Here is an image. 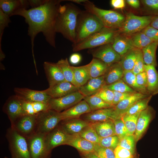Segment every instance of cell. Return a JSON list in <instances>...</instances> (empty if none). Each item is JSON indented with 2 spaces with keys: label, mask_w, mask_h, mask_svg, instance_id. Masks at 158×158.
<instances>
[{
  "label": "cell",
  "mask_w": 158,
  "mask_h": 158,
  "mask_svg": "<svg viewBox=\"0 0 158 158\" xmlns=\"http://www.w3.org/2000/svg\"><path fill=\"white\" fill-rule=\"evenodd\" d=\"M56 63L61 69L65 81L76 86L74 79L73 72L68 59H61L59 60Z\"/></svg>",
  "instance_id": "obj_37"
},
{
  "label": "cell",
  "mask_w": 158,
  "mask_h": 158,
  "mask_svg": "<svg viewBox=\"0 0 158 158\" xmlns=\"http://www.w3.org/2000/svg\"><path fill=\"white\" fill-rule=\"evenodd\" d=\"M78 134L84 139L94 144H98L99 142L100 137L90 123Z\"/></svg>",
  "instance_id": "obj_39"
},
{
  "label": "cell",
  "mask_w": 158,
  "mask_h": 158,
  "mask_svg": "<svg viewBox=\"0 0 158 158\" xmlns=\"http://www.w3.org/2000/svg\"><path fill=\"white\" fill-rule=\"evenodd\" d=\"M4 158H8V157H5Z\"/></svg>",
  "instance_id": "obj_62"
},
{
  "label": "cell",
  "mask_w": 158,
  "mask_h": 158,
  "mask_svg": "<svg viewBox=\"0 0 158 158\" xmlns=\"http://www.w3.org/2000/svg\"><path fill=\"white\" fill-rule=\"evenodd\" d=\"M158 46V41H154L142 49L144 64L157 66L156 51Z\"/></svg>",
  "instance_id": "obj_31"
},
{
  "label": "cell",
  "mask_w": 158,
  "mask_h": 158,
  "mask_svg": "<svg viewBox=\"0 0 158 158\" xmlns=\"http://www.w3.org/2000/svg\"><path fill=\"white\" fill-rule=\"evenodd\" d=\"M154 110L149 106L140 112L134 134L136 142L138 141L142 137L154 117Z\"/></svg>",
  "instance_id": "obj_16"
},
{
  "label": "cell",
  "mask_w": 158,
  "mask_h": 158,
  "mask_svg": "<svg viewBox=\"0 0 158 158\" xmlns=\"http://www.w3.org/2000/svg\"><path fill=\"white\" fill-rule=\"evenodd\" d=\"M126 1L128 4L134 8H138L140 6V3L139 0H127Z\"/></svg>",
  "instance_id": "obj_58"
},
{
  "label": "cell",
  "mask_w": 158,
  "mask_h": 158,
  "mask_svg": "<svg viewBox=\"0 0 158 158\" xmlns=\"http://www.w3.org/2000/svg\"><path fill=\"white\" fill-rule=\"evenodd\" d=\"M47 0H27L29 6L31 8L39 7L44 4Z\"/></svg>",
  "instance_id": "obj_55"
},
{
  "label": "cell",
  "mask_w": 158,
  "mask_h": 158,
  "mask_svg": "<svg viewBox=\"0 0 158 158\" xmlns=\"http://www.w3.org/2000/svg\"><path fill=\"white\" fill-rule=\"evenodd\" d=\"M36 114H24L18 118L11 127L19 134L28 138L35 133Z\"/></svg>",
  "instance_id": "obj_11"
},
{
  "label": "cell",
  "mask_w": 158,
  "mask_h": 158,
  "mask_svg": "<svg viewBox=\"0 0 158 158\" xmlns=\"http://www.w3.org/2000/svg\"><path fill=\"white\" fill-rule=\"evenodd\" d=\"M66 145L75 148L81 154L94 151L95 144L84 139L78 134L69 135Z\"/></svg>",
  "instance_id": "obj_21"
},
{
  "label": "cell",
  "mask_w": 158,
  "mask_h": 158,
  "mask_svg": "<svg viewBox=\"0 0 158 158\" xmlns=\"http://www.w3.org/2000/svg\"><path fill=\"white\" fill-rule=\"evenodd\" d=\"M45 135L35 133L26 138L31 158H50L51 152L46 146Z\"/></svg>",
  "instance_id": "obj_9"
},
{
  "label": "cell",
  "mask_w": 158,
  "mask_h": 158,
  "mask_svg": "<svg viewBox=\"0 0 158 158\" xmlns=\"http://www.w3.org/2000/svg\"><path fill=\"white\" fill-rule=\"evenodd\" d=\"M14 91L15 95L25 102L48 103L51 98L43 90L39 91L26 88L16 87L14 88Z\"/></svg>",
  "instance_id": "obj_13"
},
{
  "label": "cell",
  "mask_w": 158,
  "mask_h": 158,
  "mask_svg": "<svg viewBox=\"0 0 158 158\" xmlns=\"http://www.w3.org/2000/svg\"><path fill=\"white\" fill-rule=\"evenodd\" d=\"M114 152L115 158H133L134 155L129 150L118 145Z\"/></svg>",
  "instance_id": "obj_50"
},
{
  "label": "cell",
  "mask_w": 158,
  "mask_h": 158,
  "mask_svg": "<svg viewBox=\"0 0 158 158\" xmlns=\"http://www.w3.org/2000/svg\"><path fill=\"white\" fill-rule=\"evenodd\" d=\"M94 152L100 158H115L114 150L95 144Z\"/></svg>",
  "instance_id": "obj_47"
},
{
  "label": "cell",
  "mask_w": 158,
  "mask_h": 158,
  "mask_svg": "<svg viewBox=\"0 0 158 158\" xmlns=\"http://www.w3.org/2000/svg\"><path fill=\"white\" fill-rule=\"evenodd\" d=\"M83 99L88 104L91 111L114 107L106 102L100 98L95 95L85 96Z\"/></svg>",
  "instance_id": "obj_36"
},
{
  "label": "cell",
  "mask_w": 158,
  "mask_h": 158,
  "mask_svg": "<svg viewBox=\"0 0 158 158\" xmlns=\"http://www.w3.org/2000/svg\"><path fill=\"white\" fill-rule=\"evenodd\" d=\"M106 85L104 75L90 79L79 88L78 91L84 97L95 94Z\"/></svg>",
  "instance_id": "obj_22"
},
{
  "label": "cell",
  "mask_w": 158,
  "mask_h": 158,
  "mask_svg": "<svg viewBox=\"0 0 158 158\" xmlns=\"http://www.w3.org/2000/svg\"><path fill=\"white\" fill-rule=\"evenodd\" d=\"M150 25L154 28L158 29V15L153 17Z\"/></svg>",
  "instance_id": "obj_60"
},
{
  "label": "cell",
  "mask_w": 158,
  "mask_h": 158,
  "mask_svg": "<svg viewBox=\"0 0 158 158\" xmlns=\"http://www.w3.org/2000/svg\"><path fill=\"white\" fill-rule=\"evenodd\" d=\"M87 65L90 79L104 75L109 66L101 60L94 58Z\"/></svg>",
  "instance_id": "obj_29"
},
{
  "label": "cell",
  "mask_w": 158,
  "mask_h": 158,
  "mask_svg": "<svg viewBox=\"0 0 158 158\" xmlns=\"http://www.w3.org/2000/svg\"><path fill=\"white\" fill-rule=\"evenodd\" d=\"M141 1L152 13L158 15V0H143Z\"/></svg>",
  "instance_id": "obj_52"
},
{
  "label": "cell",
  "mask_w": 158,
  "mask_h": 158,
  "mask_svg": "<svg viewBox=\"0 0 158 158\" xmlns=\"http://www.w3.org/2000/svg\"><path fill=\"white\" fill-rule=\"evenodd\" d=\"M124 70L119 63L109 66L104 75L106 85L112 84L122 79Z\"/></svg>",
  "instance_id": "obj_28"
},
{
  "label": "cell",
  "mask_w": 158,
  "mask_h": 158,
  "mask_svg": "<svg viewBox=\"0 0 158 158\" xmlns=\"http://www.w3.org/2000/svg\"><path fill=\"white\" fill-rule=\"evenodd\" d=\"M3 110L8 118L11 125L20 116L25 114L22 101L16 95L9 97L3 107Z\"/></svg>",
  "instance_id": "obj_14"
},
{
  "label": "cell",
  "mask_w": 158,
  "mask_h": 158,
  "mask_svg": "<svg viewBox=\"0 0 158 158\" xmlns=\"http://www.w3.org/2000/svg\"><path fill=\"white\" fill-rule=\"evenodd\" d=\"M22 107L25 114L34 115L50 109L48 103L27 102L22 101Z\"/></svg>",
  "instance_id": "obj_33"
},
{
  "label": "cell",
  "mask_w": 158,
  "mask_h": 158,
  "mask_svg": "<svg viewBox=\"0 0 158 158\" xmlns=\"http://www.w3.org/2000/svg\"><path fill=\"white\" fill-rule=\"evenodd\" d=\"M144 65L142 51L141 49L136 48V58L133 68L132 70L136 75L144 71Z\"/></svg>",
  "instance_id": "obj_46"
},
{
  "label": "cell",
  "mask_w": 158,
  "mask_h": 158,
  "mask_svg": "<svg viewBox=\"0 0 158 158\" xmlns=\"http://www.w3.org/2000/svg\"><path fill=\"white\" fill-rule=\"evenodd\" d=\"M105 87L112 91L120 92L134 93L137 92L126 84L122 79L112 84L106 85Z\"/></svg>",
  "instance_id": "obj_42"
},
{
  "label": "cell",
  "mask_w": 158,
  "mask_h": 158,
  "mask_svg": "<svg viewBox=\"0 0 158 158\" xmlns=\"http://www.w3.org/2000/svg\"><path fill=\"white\" fill-rule=\"evenodd\" d=\"M136 76L138 84L147 90V76L145 71H144L139 73L136 75Z\"/></svg>",
  "instance_id": "obj_54"
},
{
  "label": "cell",
  "mask_w": 158,
  "mask_h": 158,
  "mask_svg": "<svg viewBox=\"0 0 158 158\" xmlns=\"http://www.w3.org/2000/svg\"><path fill=\"white\" fill-rule=\"evenodd\" d=\"M43 65L49 87L66 81L63 74L56 63L45 61Z\"/></svg>",
  "instance_id": "obj_20"
},
{
  "label": "cell",
  "mask_w": 158,
  "mask_h": 158,
  "mask_svg": "<svg viewBox=\"0 0 158 158\" xmlns=\"http://www.w3.org/2000/svg\"><path fill=\"white\" fill-rule=\"evenodd\" d=\"M114 50L121 56L134 48L130 37L118 33L116 35L112 44Z\"/></svg>",
  "instance_id": "obj_26"
},
{
  "label": "cell",
  "mask_w": 158,
  "mask_h": 158,
  "mask_svg": "<svg viewBox=\"0 0 158 158\" xmlns=\"http://www.w3.org/2000/svg\"><path fill=\"white\" fill-rule=\"evenodd\" d=\"M136 142L134 135H129L119 140L118 145L128 150L134 155Z\"/></svg>",
  "instance_id": "obj_43"
},
{
  "label": "cell",
  "mask_w": 158,
  "mask_h": 158,
  "mask_svg": "<svg viewBox=\"0 0 158 158\" xmlns=\"http://www.w3.org/2000/svg\"><path fill=\"white\" fill-rule=\"evenodd\" d=\"M132 35L130 39L133 46L136 48L142 49L154 42L142 32H137Z\"/></svg>",
  "instance_id": "obj_38"
},
{
  "label": "cell",
  "mask_w": 158,
  "mask_h": 158,
  "mask_svg": "<svg viewBox=\"0 0 158 158\" xmlns=\"http://www.w3.org/2000/svg\"><path fill=\"white\" fill-rule=\"evenodd\" d=\"M6 135L11 158H31L25 138L11 127L7 130Z\"/></svg>",
  "instance_id": "obj_6"
},
{
  "label": "cell",
  "mask_w": 158,
  "mask_h": 158,
  "mask_svg": "<svg viewBox=\"0 0 158 158\" xmlns=\"http://www.w3.org/2000/svg\"><path fill=\"white\" fill-rule=\"evenodd\" d=\"M79 87L66 81L57 84L43 90L51 98L61 97L78 91Z\"/></svg>",
  "instance_id": "obj_18"
},
{
  "label": "cell",
  "mask_w": 158,
  "mask_h": 158,
  "mask_svg": "<svg viewBox=\"0 0 158 158\" xmlns=\"http://www.w3.org/2000/svg\"><path fill=\"white\" fill-rule=\"evenodd\" d=\"M154 16H136L132 13H128L125 20L118 33L128 36L142 31L150 25Z\"/></svg>",
  "instance_id": "obj_7"
},
{
  "label": "cell",
  "mask_w": 158,
  "mask_h": 158,
  "mask_svg": "<svg viewBox=\"0 0 158 158\" xmlns=\"http://www.w3.org/2000/svg\"><path fill=\"white\" fill-rule=\"evenodd\" d=\"M122 79L126 84L136 92L145 95H149L147 90L140 86L138 84L136 75L133 73L132 70L124 71Z\"/></svg>",
  "instance_id": "obj_35"
},
{
  "label": "cell",
  "mask_w": 158,
  "mask_h": 158,
  "mask_svg": "<svg viewBox=\"0 0 158 158\" xmlns=\"http://www.w3.org/2000/svg\"><path fill=\"white\" fill-rule=\"evenodd\" d=\"M84 97L78 91L61 97L51 98L48 102L49 108L61 112L83 100Z\"/></svg>",
  "instance_id": "obj_12"
},
{
  "label": "cell",
  "mask_w": 158,
  "mask_h": 158,
  "mask_svg": "<svg viewBox=\"0 0 158 158\" xmlns=\"http://www.w3.org/2000/svg\"><path fill=\"white\" fill-rule=\"evenodd\" d=\"M86 0H68L66 1L82 5L83 3L85 2Z\"/></svg>",
  "instance_id": "obj_61"
},
{
  "label": "cell",
  "mask_w": 158,
  "mask_h": 158,
  "mask_svg": "<svg viewBox=\"0 0 158 158\" xmlns=\"http://www.w3.org/2000/svg\"><path fill=\"white\" fill-rule=\"evenodd\" d=\"M62 121L60 112L51 109L42 111L36 114L35 133L46 135Z\"/></svg>",
  "instance_id": "obj_8"
},
{
  "label": "cell",
  "mask_w": 158,
  "mask_h": 158,
  "mask_svg": "<svg viewBox=\"0 0 158 158\" xmlns=\"http://www.w3.org/2000/svg\"><path fill=\"white\" fill-rule=\"evenodd\" d=\"M95 95L100 98L106 102L112 105L114 97V92L106 87L105 86Z\"/></svg>",
  "instance_id": "obj_49"
},
{
  "label": "cell",
  "mask_w": 158,
  "mask_h": 158,
  "mask_svg": "<svg viewBox=\"0 0 158 158\" xmlns=\"http://www.w3.org/2000/svg\"><path fill=\"white\" fill-rule=\"evenodd\" d=\"M116 29L104 27L80 43L72 45L73 52L91 49L108 44H112L118 33Z\"/></svg>",
  "instance_id": "obj_5"
},
{
  "label": "cell",
  "mask_w": 158,
  "mask_h": 158,
  "mask_svg": "<svg viewBox=\"0 0 158 158\" xmlns=\"http://www.w3.org/2000/svg\"><path fill=\"white\" fill-rule=\"evenodd\" d=\"M90 124L100 138L116 135L113 121L112 120Z\"/></svg>",
  "instance_id": "obj_30"
},
{
  "label": "cell",
  "mask_w": 158,
  "mask_h": 158,
  "mask_svg": "<svg viewBox=\"0 0 158 158\" xmlns=\"http://www.w3.org/2000/svg\"><path fill=\"white\" fill-rule=\"evenodd\" d=\"M88 104L83 99L71 107L60 113L62 120L80 118L83 115L91 111Z\"/></svg>",
  "instance_id": "obj_23"
},
{
  "label": "cell",
  "mask_w": 158,
  "mask_h": 158,
  "mask_svg": "<svg viewBox=\"0 0 158 158\" xmlns=\"http://www.w3.org/2000/svg\"><path fill=\"white\" fill-rule=\"evenodd\" d=\"M149 96L136 92L119 102L114 107V120L121 118L126 114L129 109L136 102Z\"/></svg>",
  "instance_id": "obj_17"
},
{
  "label": "cell",
  "mask_w": 158,
  "mask_h": 158,
  "mask_svg": "<svg viewBox=\"0 0 158 158\" xmlns=\"http://www.w3.org/2000/svg\"><path fill=\"white\" fill-rule=\"evenodd\" d=\"M140 113L129 115L126 114L121 118L125 124L129 135H134Z\"/></svg>",
  "instance_id": "obj_40"
},
{
  "label": "cell",
  "mask_w": 158,
  "mask_h": 158,
  "mask_svg": "<svg viewBox=\"0 0 158 158\" xmlns=\"http://www.w3.org/2000/svg\"><path fill=\"white\" fill-rule=\"evenodd\" d=\"M71 68L76 87L79 88L90 79L87 64L80 66H71Z\"/></svg>",
  "instance_id": "obj_32"
},
{
  "label": "cell",
  "mask_w": 158,
  "mask_h": 158,
  "mask_svg": "<svg viewBox=\"0 0 158 158\" xmlns=\"http://www.w3.org/2000/svg\"><path fill=\"white\" fill-rule=\"evenodd\" d=\"M82 5L85 10L96 16L106 28L118 29L125 20V17L121 13L114 11L98 8L89 0H87Z\"/></svg>",
  "instance_id": "obj_4"
},
{
  "label": "cell",
  "mask_w": 158,
  "mask_h": 158,
  "mask_svg": "<svg viewBox=\"0 0 158 158\" xmlns=\"http://www.w3.org/2000/svg\"><path fill=\"white\" fill-rule=\"evenodd\" d=\"M88 53L93 58L101 60L109 66L119 62L121 59V56L114 49L112 44L89 49Z\"/></svg>",
  "instance_id": "obj_10"
},
{
  "label": "cell",
  "mask_w": 158,
  "mask_h": 158,
  "mask_svg": "<svg viewBox=\"0 0 158 158\" xmlns=\"http://www.w3.org/2000/svg\"><path fill=\"white\" fill-rule=\"evenodd\" d=\"M136 58V48L129 50L121 56L118 62L124 71L132 70L134 65Z\"/></svg>",
  "instance_id": "obj_34"
},
{
  "label": "cell",
  "mask_w": 158,
  "mask_h": 158,
  "mask_svg": "<svg viewBox=\"0 0 158 158\" xmlns=\"http://www.w3.org/2000/svg\"><path fill=\"white\" fill-rule=\"evenodd\" d=\"M81 11L72 3L61 5L59 9L56 23V32L61 33L73 44L75 43L77 19Z\"/></svg>",
  "instance_id": "obj_2"
},
{
  "label": "cell",
  "mask_w": 158,
  "mask_h": 158,
  "mask_svg": "<svg viewBox=\"0 0 158 158\" xmlns=\"http://www.w3.org/2000/svg\"><path fill=\"white\" fill-rule=\"evenodd\" d=\"M116 135L119 139L129 135L127 129L121 118L113 121Z\"/></svg>",
  "instance_id": "obj_45"
},
{
  "label": "cell",
  "mask_w": 158,
  "mask_h": 158,
  "mask_svg": "<svg viewBox=\"0 0 158 158\" xmlns=\"http://www.w3.org/2000/svg\"><path fill=\"white\" fill-rule=\"evenodd\" d=\"M81 60V55L78 53H74L70 56L69 61L70 62L73 64H76L80 61Z\"/></svg>",
  "instance_id": "obj_57"
},
{
  "label": "cell",
  "mask_w": 158,
  "mask_h": 158,
  "mask_svg": "<svg viewBox=\"0 0 158 158\" xmlns=\"http://www.w3.org/2000/svg\"><path fill=\"white\" fill-rule=\"evenodd\" d=\"M81 155L83 158H100L94 151Z\"/></svg>",
  "instance_id": "obj_59"
},
{
  "label": "cell",
  "mask_w": 158,
  "mask_h": 158,
  "mask_svg": "<svg viewBox=\"0 0 158 158\" xmlns=\"http://www.w3.org/2000/svg\"><path fill=\"white\" fill-rule=\"evenodd\" d=\"M144 71L147 76V90L149 95L158 94V72L155 67L152 65H144Z\"/></svg>",
  "instance_id": "obj_25"
},
{
  "label": "cell",
  "mask_w": 158,
  "mask_h": 158,
  "mask_svg": "<svg viewBox=\"0 0 158 158\" xmlns=\"http://www.w3.org/2000/svg\"><path fill=\"white\" fill-rule=\"evenodd\" d=\"M119 139L116 135L106 137H100L98 144L101 146L114 150L118 145Z\"/></svg>",
  "instance_id": "obj_44"
},
{
  "label": "cell",
  "mask_w": 158,
  "mask_h": 158,
  "mask_svg": "<svg viewBox=\"0 0 158 158\" xmlns=\"http://www.w3.org/2000/svg\"><path fill=\"white\" fill-rule=\"evenodd\" d=\"M104 27L101 21L95 15L85 10L81 11L78 16L75 41L72 45L80 43Z\"/></svg>",
  "instance_id": "obj_3"
},
{
  "label": "cell",
  "mask_w": 158,
  "mask_h": 158,
  "mask_svg": "<svg viewBox=\"0 0 158 158\" xmlns=\"http://www.w3.org/2000/svg\"><path fill=\"white\" fill-rule=\"evenodd\" d=\"M142 32L153 41H158V29L149 25Z\"/></svg>",
  "instance_id": "obj_51"
},
{
  "label": "cell",
  "mask_w": 158,
  "mask_h": 158,
  "mask_svg": "<svg viewBox=\"0 0 158 158\" xmlns=\"http://www.w3.org/2000/svg\"><path fill=\"white\" fill-rule=\"evenodd\" d=\"M111 4L115 9H121L125 6V2L123 0H111Z\"/></svg>",
  "instance_id": "obj_56"
},
{
  "label": "cell",
  "mask_w": 158,
  "mask_h": 158,
  "mask_svg": "<svg viewBox=\"0 0 158 158\" xmlns=\"http://www.w3.org/2000/svg\"><path fill=\"white\" fill-rule=\"evenodd\" d=\"M63 0H47L42 5L27 9L21 8L16 11L13 16L24 18L28 25V34L30 37L32 51L34 40L37 35L43 33L47 42L56 48V23L59 9Z\"/></svg>",
  "instance_id": "obj_1"
},
{
  "label": "cell",
  "mask_w": 158,
  "mask_h": 158,
  "mask_svg": "<svg viewBox=\"0 0 158 158\" xmlns=\"http://www.w3.org/2000/svg\"><path fill=\"white\" fill-rule=\"evenodd\" d=\"M69 135L64 131L60 125H58L45 135V142L48 150L51 152L57 146L66 145Z\"/></svg>",
  "instance_id": "obj_15"
},
{
  "label": "cell",
  "mask_w": 158,
  "mask_h": 158,
  "mask_svg": "<svg viewBox=\"0 0 158 158\" xmlns=\"http://www.w3.org/2000/svg\"><path fill=\"white\" fill-rule=\"evenodd\" d=\"M113 92L114 97L112 102V105L114 106L134 93L130 92H120L115 91Z\"/></svg>",
  "instance_id": "obj_53"
},
{
  "label": "cell",
  "mask_w": 158,
  "mask_h": 158,
  "mask_svg": "<svg viewBox=\"0 0 158 158\" xmlns=\"http://www.w3.org/2000/svg\"><path fill=\"white\" fill-rule=\"evenodd\" d=\"M90 124L80 118L62 120L60 125L64 131L69 135L79 133Z\"/></svg>",
  "instance_id": "obj_24"
},
{
  "label": "cell",
  "mask_w": 158,
  "mask_h": 158,
  "mask_svg": "<svg viewBox=\"0 0 158 158\" xmlns=\"http://www.w3.org/2000/svg\"><path fill=\"white\" fill-rule=\"evenodd\" d=\"M114 107L103 108L92 111L82 115V118H81L90 123H93L109 120L113 121Z\"/></svg>",
  "instance_id": "obj_19"
},
{
  "label": "cell",
  "mask_w": 158,
  "mask_h": 158,
  "mask_svg": "<svg viewBox=\"0 0 158 158\" xmlns=\"http://www.w3.org/2000/svg\"><path fill=\"white\" fill-rule=\"evenodd\" d=\"M27 0H0V9L10 17L17 10L28 7Z\"/></svg>",
  "instance_id": "obj_27"
},
{
  "label": "cell",
  "mask_w": 158,
  "mask_h": 158,
  "mask_svg": "<svg viewBox=\"0 0 158 158\" xmlns=\"http://www.w3.org/2000/svg\"><path fill=\"white\" fill-rule=\"evenodd\" d=\"M9 17L0 9V53L1 56L4 55L1 49V40L5 28L8 27L9 23L11 22Z\"/></svg>",
  "instance_id": "obj_48"
},
{
  "label": "cell",
  "mask_w": 158,
  "mask_h": 158,
  "mask_svg": "<svg viewBox=\"0 0 158 158\" xmlns=\"http://www.w3.org/2000/svg\"><path fill=\"white\" fill-rule=\"evenodd\" d=\"M152 97V95H149L136 102L130 107L126 114L132 115L140 112L148 107V103Z\"/></svg>",
  "instance_id": "obj_41"
}]
</instances>
